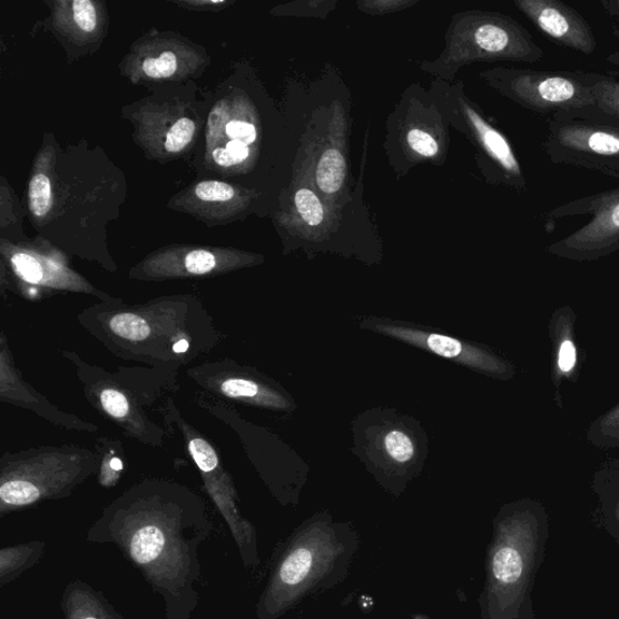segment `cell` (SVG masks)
Segmentation results:
<instances>
[{
	"label": "cell",
	"instance_id": "5bb4252c",
	"mask_svg": "<svg viewBox=\"0 0 619 619\" xmlns=\"http://www.w3.org/2000/svg\"><path fill=\"white\" fill-rule=\"evenodd\" d=\"M588 440L600 449L619 446V403L593 422L588 432Z\"/></svg>",
	"mask_w": 619,
	"mask_h": 619
},
{
	"label": "cell",
	"instance_id": "7c38bea8",
	"mask_svg": "<svg viewBox=\"0 0 619 619\" xmlns=\"http://www.w3.org/2000/svg\"><path fill=\"white\" fill-rule=\"evenodd\" d=\"M47 552L45 541H31L0 550V587L16 582L26 571L39 564Z\"/></svg>",
	"mask_w": 619,
	"mask_h": 619
},
{
	"label": "cell",
	"instance_id": "f1b7e54d",
	"mask_svg": "<svg viewBox=\"0 0 619 619\" xmlns=\"http://www.w3.org/2000/svg\"><path fill=\"white\" fill-rule=\"evenodd\" d=\"M227 135L232 140H238L246 146L255 143L257 131L255 126L246 121H232L227 125Z\"/></svg>",
	"mask_w": 619,
	"mask_h": 619
},
{
	"label": "cell",
	"instance_id": "ffe728a7",
	"mask_svg": "<svg viewBox=\"0 0 619 619\" xmlns=\"http://www.w3.org/2000/svg\"><path fill=\"white\" fill-rule=\"evenodd\" d=\"M195 124L188 118L179 119L166 135L165 148L170 153H179L185 149L193 139Z\"/></svg>",
	"mask_w": 619,
	"mask_h": 619
},
{
	"label": "cell",
	"instance_id": "603a6c76",
	"mask_svg": "<svg viewBox=\"0 0 619 619\" xmlns=\"http://www.w3.org/2000/svg\"><path fill=\"white\" fill-rule=\"evenodd\" d=\"M196 196L203 202H229L233 199L234 189L227 183L207 180L200 183L195 189Z\"/></svg>",
	"mask_w": 619,
	"mask_h": 619
},
{
	"label": "cell",
	"instance_id": "2e32d148",
	"mask_svg": "<svg viewBox=\"0 0 619 619\" xmlns=\"http://www.w3.org/2000/svg\"><path fill=\"white\" fill-rule=\"evenodd\" d=\"M110 328L115 334L130 342L145 341L150 334L148 323L143 317L132 314H121L112 317Z\"/></svg>",
	"mask_w": 619,
	"mask_h": 619
},
{
	"label": "cell",
	"instance_id": "484cf974",
	"mask_svg": "<svg viewBox=\"0 0 619 619\" xmlns=\"http://www.w3.org/2000/svg\"><path fill=\"white\" fill-rule=\"evenodd\" d=\"M216 257L207 250H193L186 258V269L194 275H204L213 272L216 266Z\"/></svg>",
	"mask_w": 619,
	"mask_h": 619
},
{
	"label": "cell",
	"instance_id": "1f68e13d",
	"mask_svg": "<svg viewBox=\"0 0 619 619\" xmlns=\"http://www.w3.org/2000/svg\"><path fill=\"white\" fill-rule=\"evenodd\" d=\"M188 347H189V343L187 341H179L177 344H175L174 350L175 353L181 354V353H186Z\"/></svg>",
	"mask_w": 619,
	"mask_h": 619
},
{
	"label": "cell",
	"instance_id": "ac0fdd59",
	"mask_svg": "<svg viewBox=\"0 0 619 619\" xmlns=\"http://www.w3.org/2000/svg\"><path fill=\"white\" fill-rule=\"evenodd\" d=\"M294 200L302 219L312 227H317L325 219V210L313 190L299 189Z\"/></svg>",
	"mask_w": 619,
	"mask_h": 619
},
{
	"label": "cell",
	"instance_id": "5b68a950",
	"mask_svg": "<svg viewBox=\"0 0 619 619\" xmlns=\"http://www.w3.org/2000/svg\"><path fill=\"white\" fill-rule=\"evenodd\" d=\"M361 330L391 337L412 347L475 373L499 380L514 376L513 365L499 356L495 351L480 343L464 341L442 330L419 325V323L364 315L356 318Z\"/></svg>",
	"mask_w": 619,
	"mask_h": 619
},
{
	"label": "cell",
	"instance_id": "8992f818",
	"mask_svg": "<svg viewBox=\"0 0 619 619\" xmlns=\"http://www.w3.org/2000/svg\"><path fill=\"white\" fill-rule=\"evenodd\" d=\"M547 224L590 216L582 228L546 248L550 255L572 262H596L619 252V187L584 196L544 213Z\"/></svg>",
	"mask_w": 619,
	"mask_h": 619
},
{
	"label": "cell",
	"instance_id": "4dcf8cb0",
	"mask_svg": "<svg viewBox=\"0 0 619 619\" xmlns=\"http://www.w3.org/2000/svg\"><path fill=\"white\" fill-rule=\"evenodd\" d=\"M601 6L611 17L615 33L619 38V0H601Z\"/></svg>",
	"mask_w": 619,
	"mask_h": 619
},
{
	"label": "cell",
	"instance_id": "7402d4cb",
	"mask_svg": "<svg viewBox=\"0 0 619 619\" xmlns=\"http://www.w3.org/2000/svg\"><path fill=\"white\" fill-rule=\"evenodd\" d=\"M189 452L196 464L204 473L214 472L218 468V458L215 449L200 439L191 440Z\"/></svg>",
	"mask_w": 619,
	"mask_h": 619
},
{
	"label": "cell",
	"instance_id": "d6986e66",
	"mask_svg": "<svg viewBox=\"0 0 619 619\" xmlns=\"http://www.w3.org/2000/svg\"><path fill=\"white\" fill-rule=\"evenodd\" d=\"M52 202L51 183L46 175H36L30 183V208L37 217L46 216Z\"/></svg>",
	"mask_w": 619,
	"mask_h": 619
},
{
	"label": "cell",
	"instance_id": "6da1fadb",
	"mask_svg": "<svg viewBox=\"0 0 619 619\" xmlns=\"http://www.w3.org/2000/svg\"><path fill=\"white\" fill-rule=\"evenodd\" d=\"M213 532L195 498L138 491L109 505L86 539L118 548L161 599L165 619H191L200 603L199 550Z\"/></svg>",
	"mask_w": 619,
	"mask_h": 619
},
{
	"label": "cell",
	"instance_id": "4fadbf2b",
	"mask_svg": "<svg viewBox=\"0 0 619 619\" xmlns=\"http://www.w3.org/2000/svg\"><path fill=\"white\" fill-rule=\"evenodd\" d=\"M345 176L344 155L337 149H328L323 153L316 168L318 188L325 194H335L342 189Z\"/></svg>",
	"mask_w": 619,
	"mask_h": 619
},
{
	"label": "cell",
	"instance_id": "ba28073f",
	"mask_svg": "<svg viewBox=\"0 0 619 619\" xmlns=\"http://www.w3.org/2000/svg\"><path fill=\"white\" fill-rule=\"evenodd\" d=\"M469 118L473 125V129L480 139L481 145L492 161L497 164L509 185L519 190H525L527 180L522 170V166L515 157V153L501 132L494 126L488 124L480 115L468 108Z\"/></svg>",
	"mask_w": 619,
	"mask_h": 619
},
{
	"label": "cell",
	"instance_id": "e575fe53",
	"mask_svg": "<svg viewBox=\"0 0 619 619\" xmlns=\"http://www.w3.org/2000/svg\"><path fill=\"white\" fill-rule=\"evenodd\" d=\"M613 514H615L616 522L619 524V502L616 504Z\"/></svg>",
	"mask_w": 619,
	"mask_h": 619
},
{
	"label": "cell",
	"instance_id": "d6a6232c",
	"mask_svg": "<svg viewBox=\"0 0 619 619\" xmlns=\"http://www.w3.org/2000/svg\"><path fill=\"white\" fill-rule=\"evenodd\" d=\"M110 469L115 472H120L122 470V462L120 459H112L110 461Z\"/></svg>",
	"mask_w": 619,
	"mask_h": 619
},
{
	"label": "cell",
	"instance_id": "9a60e30c",
	"mask_svg": "<svg viewBox=\"0 0 619 619\" xmlns=\"http://www.w3.org/2000/svg\"><path fill=\"white\" fill-rule=\"evenodd\" d=\"M313 568V554L307 550L292 552L281 564L277 579L284 586H297Z\"/></svg>",
	"mask_w": 619,
	"mask_h": 619
},
{
	"label": "cell",
	"instance_id": "4316f807",
	"mask_svg": "<svg viewBox=\"0 0 619 619\" xmlns=\"http://www.w3.org/2000/svg\"><path fill=\"white\" fill-rule=\"evenodd\" d=\"M104 410L112 417L122 419L129 413V402L117 390H106L101 395Z\"/></svg>",
	"mask_w": 619,
	"mask_h": 619
},
{
	"label": "cell",
	"instance_id": "83f0119b",
	"mask_svg": "<svg viewBox=\"0 0 619 619\" xmlns=\"http://www.w3.org/2000/svg\"><path fill=\"white\" fill-rule=\"evenodd\" d=\"M407 144H410L413 150L420 155H424V157H434L440 150L439 144L435 143V139L431 135L417 129L412 130L410 135H407Z\"/></svg>",
	"mask_w": 619,
	"mask_h": 619
},
{
	"label": "cell",
	"instance_id": "44dd1931",
	"mask_svg": "<svg viewBox=\"0 0 619 619\" xmlns=\"http://www.w3.org/2000/svg\"><path fill=\"white\" fill-rule=\"evenodd\" d=\"M13 271L18 273L27 283L40 284L43 283L45 272L43 267L32 256L19 253L11 258Z\"/></svg>",
	"mask_w": 619,
	"mask_h": 619
},
{
	"label": "cell",
	"instance_id": "7a4b0ae2",
	"mask_svg": "<svg viewBox=\"0 0 619 619\" xmlns=\"http://www.w3.org/2000/svg\"><path fill=\"white\" fill-rule=\"evenodd\" d=\"M353 453L376 481L402 491L424 470L430 440L421 422L392 407H373L351 424Z\"/></svg>",
	"mask_w": 619,
	"mask_h": 619
},
{
	"label": "cell",
	"instance_id": "cb8c5ba5",
	"mask_svg": "<svg viewBox=\"0 0 619 619\" xmlns=\"http://www.w3.org/2000/svg\"><path fill=\"white\" fill-rule=\"evenodd\" d=\"M176 69L177 58L171 51L163 52L158 59H148L144 62L145 73L155 79L171 77Z\"/></svg>",
	"mask_w": 619,
	"mask_h": 619
},
{
	"label": "cell",
	"instance_id": "277c9868",
	"mask_svg": "<svg viewBox=\"0 0 619 619\" xmlns=\"http://www.w3.org/2000/svg\"><path fill=\"white\" fill-rule=\"evenodd\" d=\"M608 76L570 70H504L498 86L520 106L538 115H577L597 109L595 90Z\"/></svg>",
	"mask_w": 619,
	"mask_h": 619
},
{
	"label": "cell",
	"instance_id": "d4e9b609",
	"mask_svg": "<svg viewBox=\"0 0 619 619\" xmlns=\"http://www.w3.org/2000/svg\"><path fill=\"white\" fill-rule=\"evenodd\" d=\"M73 18L82 32H94L97 26V16L90 0H76L73 3Z\"/></svg>",
	"mask_w": 619,
	"mask_h": 619
},
{
	"label": "cell",
	"instance_id": "52a82bcc",
	"mask_svg": "<svg viewBox=\"0 0 619 619\" xmlns=\"http://www.w3.org/2000/svg\"><path fill=\"white\" fill-rule=\"evenodd\" d=\"M515 7L557 46L583 55L595 53L597 39L592 27L568 4L560 0H517Z\"/></svg>",
	"mask_w": 619,
	"mask_h": 619
},
{
	"label": "cell",
	"instance_id": "e0dca14e",
	"mask_svg": "<svg viewBox=\"0 0 619 619\" xmlns=\"http://www.w3.org/2000/svg\"><path fill=\"white\" fill-rule=\"evenodd\" d=\"M597 109L603 115L619 119V81L608 76L595 90Z\"/></svg>",
	"mask_w": 619,
	"mask_h": 619
},
{
	"label": "cell",
	"instance_id": "8fae6325",
	"mask_svg": "<svg viewBox=\"0 0 619 619\" xmlns=\"http://www.w3.org/2000/svg\"><path fill=\"white\" fill-rule=\"evenodd\" d=\"M574 314L569 306L559 308L551 321V336L553 335L556 369L554 382L557 387L564 379L574 373L579 357L573 341Z\"/></svg>",
	"mask_w": 619,
	"mask_h": 619
},
{
	"label": "cell",
	"instance_id": "30bf717a",
	"mask_svg": "<svg viewBox=\"0 0 619 619\" xmlns=\"http://www.w3.org/2000/svg\"><path fill=\"white\" fill-rule=\"evenodd\" d=\"M543 543L544 540L534 544L528 553L512 546L501 547L492 558V573L497 581L505 586L529 583L537 562L540 564Z\"/></svg>",
	"mask_w": 619,
	"mask_h": 619
},
{
	"label": "cell",
	"instance_id": "3957f363",
	"mask_svg": "<svg viewBox=\"0 0 619 619\" xmlns=\"http://www.w3.org/2000/svg\"><path fill=\"white\" fill-rule=\"evenodd\" d=\"M542 149L556 165L619 179V119L598 109L551 117Z\"/></svg>",
	"mask_w": 619,
	"mask_h": 619
},
{
	"label": "cell",
	"instance_id": "836d02e7",
	"mask_svg": "<svg viewBox=\"0 0 619 619\" xmlns=\"http://www.w3.org/2000/svg\"><path fill=\"white\" fill-rule=\"evenodd\" d=\"M608 62L615 66H619V50L609 56Z\"/></svg>",
	"mask_w": 619,
	"mask_h": 619
},
{
	"label": "cell",
	"instance_id": "f546056e",
	"mask_svg": "<svg viewBox=\"0 0 619 619\" xmlns=\"http://www.w3.org/2000/svg\"><path fill=\"white\" fill-rule=\"evenodd\" d=\"M214 159L215 161L225 167H229L236 164H240L242 161L238 160L235 155L228 150L227 148H217L214 151Z\"/></svg>",
	"mask_w": 619,
	"mask_h": 619
},
{
	"label": "cell",
	"instance_id": "9c48e42d",
	"mask_svg": "<svg viewBox=\"0 0 619 619\" xmlns=\"http://www.w3.org/2000/svg\"><path fill=\"white\" fill-rule=\"evenodd\" d=\"M61 610L65 619H126L102 590L82 580H75L65 587Z\"/></svg>",
	"mask_w": 619,
	"mask_h": 619
}]
</instances>
